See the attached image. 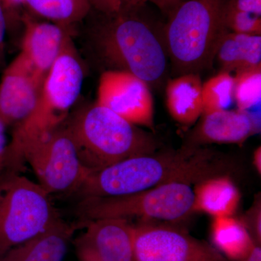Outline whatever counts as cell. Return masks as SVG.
<instances>
[{
  "label": "cell",
  "mask_w": 261,
  "mask_h": 261,
  "mask_svg": "<svg viewBox=\"0 0 261 261\" xmlns=\"http://www.w3.org/2000/svg\"><path fill=\"white\" fill-rule=\"evenodd\" d=\"M226 6L238 11L261 16V0H227Z\"/></svg>",
  "instance_id": "d4e9b609"
},
{
  "label": "cell",
  "mask_w": 261,
  "mask_h": 261,
  "mask_svg": "<svg viewBox=\"0 0 261 261\" xmlns=\"http://www.w3.org/2000/svg\"><path fill=\"white\" fill-rule=\"evenodd\" d=\"M79 226L61 218L42 232L5 252L0 261H63Z\"/></svg>",
  "instance_id": "9a60e30c"
},
{
  "label": "cell",
  "mask_w": 261,
  "mask_h": 261,
  "mask_svg": "<svg viewBox=\"0 0 261 261\" xmlns=\"http://www.w3.org/2000/svg\"><path fill=\"white\" fill-rule=\"evenodd\" d=\"M213 245L228 261H240L256 243L241 220L233 216L216 217L211 226Z\"/></svg>",
  "instance_id": "d6986e66"
},
{
  "label": "cell",
  "mask_w": 261,
  "mask_h": 261,
  "mask_svg": "<svg viewBox=\"0 0 261 261\" xmlns=\"http://www.w3.org/2000/svg\"><path fill=\"white\" fill-rule=\"evenodd\" d=\"M83 232L73 241L79 261H133L134 224L123 219L78 223Z\"/></svg>",
  "instance_id": "8fae6325"
},
{
  "label": "cell",
  "mask_w": 261,
  "mask_h": 261,
  "mask_svg": "<svg viewBox=\"0 0 261 261\" xmlns=\"http://www.w3.org/2000/svg\"><path fill=\"white\" fill-rule=\"evenodd\" d=\"M84 75L71 37L46 75L32 113L15 126L7 148L5 170L21 172L25 149L65 123L80 97Z\"/></svg>",
  "instance_id": "3957f363"
},
{
  "label": "cell",
  "mask_w": 261,
  "mask_h": 261,
  "mask_svg": "<svg viewBox=\"0 0 261 261\" xmlns=\"http://www.w3.org/2000/svg\"><path fill=\"white\" fill-rule=\"evenodd\" d=\"M225 27L228 32L261 36V16L231 9L225 5Z\"/></svg>",
  "instance_id": "603a6c76"
},
{
  "label": "cell",
  "mask_w": 261,
  "mask_h": 261,
  "mask_svg": "<svg viewBox=\"0 0 261 261\" xmlns=\"http://www.w3.org/2000/svg\"><path fill=\"white\" fill-rule=\"evenodd\" d=\"M24 4L36 14L70 29L87 18L92 10L88 0H24Z\"/></svg>",
  "instance_id": "ffe728a7"
},
{
  "label": "cell",
  "mask_w": 261,
  "mask_h": 261,
  "mask_svg": "<svg viewBox=\"0 0 261 261\" xmlns=\"http://www.w3.org/2000/svg\"><path fill=\"white\" fill-rule=\"evenodd\" d=\"M185 145L203 147L209 144L242 145L260 130V115L250 111H217L202 115Z\"/></svg>",
  "instance_id": "4fadbf2b"
},
{
  "label": "cell",
  "mask_w": 261,
  "mask_h": 261,
  "mask_svg": "<svg viewBox=\"0 0 261 261\" xmlns=\"http://www.w3.org/2000/svg\"><path fill=\"white\" fill-rule=\"evenodd\" d=\"M96 103L126 121L154 132V101L149 84L123 70L103 71Z\"/></svg>",
  "instance_id": "30bf717a"
},
{
  "label": "cell",
  "mask_w": 261,
  "mask_h": 261,
  "mask_svg": "<svg viewBox=\"0 0 261 261\" xmlns=\"http://www.w3.org/2000/svg\"><path fill=\"white\" fill-rule=\"evenodd\" d=\"M193 210L213 218L233 216L240 205L241 195L227 174L207 178L195 185Z\"/></svg>",
  "instance_id": "e0dca14e"
},
{
  "label": "cell",
  "mask_w": 261,
  "mask_h": 261,
  "mask_svg": "<svg viewBox=\"0 0 261 261\" xmlns=\"http://www.w3.org/2000/svg\"><path fill=\"white\" fill-rule=\"evenodd\" d=\"M202 82L200 74L185 73L168 82L166 107L175 121L191 126L202 114Z\"/></svg>",
  "instance_id": "2e32d148"
},
{
  "label": "cell",
  "mask_w": 261,
  "mask_h": 261,
  "mask_svg": "<svg viewBox=\"0 0 261 261\" xmlns=\"http://www.w3.org/2000/svg\"><path fill=\"white\" fill-rule=\"evenodd\" d=\"M44 78L20 53L5 68L0 83V117L7 126H16L32 113Z\"/></svg>",
  "instance_id": "7c38bea8"
},
{
  "label": "cell",
  "mask_w": 261,
  "mask_h": 261,
  "mask_svg": "<svg viewBox=\"0 0 261 261\" xmlns=\"http://www.w3.org/2000/svg\"><path fill=\"white\" fill-rule=\"evenodd\" d=\"M240 261H261L260 245H255L252 249L251 251Z\"/></svg>",
  "instance_id": "4dcf8cb0"
},
{
  "label": "cell",
  "mask_w": 261,
  "mask_h": 261,
  "mask_svg": "<svg viewBox=\"0 0 261 261\" xmlns=\"http://www.w3.org/2000/svg\"><path fill=\"white\" fill-rule=\"evenodd\" d=\"M242 222L251 235L257 245L261 244V201L260 196L256 197L249 210L240 218Z\"/></svg>",
  "instance_id": "cb8c5ba5"
},
{
  "label": "cell",
  "mask_w": 261,
  "mask_h": 261,
  "mask_svg": "<svg viewBox=\"0 0 261 261\" xmlns=\"http://www.w3.org/2000/svg\"><path fill=\"white\" fill-rule=\"evenodd\" d=\"M254 167L256 169L259 175L261 174V147H257L253 153V160H252Z\"/></svg>",
  "instance_id": "1f68e13d"
},
{
  "label": "cell",
  "mask_w": 261,
  "mask_h": 261,
  "mask_svg": "<svg viewBox=\"0 0 261 261\" xmlns=\"http://www.w3.org/2000/svg\"><path fill=\"white\" fill-rule=\"evenodd\" d=\"M233 97L240 111H250L260 106L261 99V67L243 70L233 76Z\"/></svg>",
  "instance_id": "7402d4cb"
},
{
  "label": "cell",
  "mask_w": 261,
  "mask_h": 261,
  "mask_svg": "<svg viewBox=\"0 0 261 261\" xmlns=\"http://www.w3.org/2000/svg\"><path fill=\"white\" fill-rule=\"evenodd\" d=\"M229 162L204 147L185 145L136 156L89 173L74 197H115L172 183L197 185L206 178L228 174Z\"/></svg>",
  "instance_id": "6da1fadb"
},
{
  "label": "cell",
  "mask_w": 261,
  "mask_h": 261,
  "mask_svg": "<svg viewBox=\"0 0 261 261\" xmlns=\"http://www.w3.org/2000/svg\"><path fill=\"white\" fill-rule=\"evenodd\" d=\"M21 21L24 31L20 54L39 74L45 77L72 37L70 28L37 21L25 13Z\"/></svg>",
  "instance_id": "5bb4252c"
},
{
  "label": "cell",
  "mask_w": 261,
  "mask_h": 261,
  "mask_svg": "<svg viewBox=\"0 0 261 261\" xmlns=\"http://www.w3.org/2000/svg\"><path fill=\"white\" fill-rule=\"evenodd\" d=\"M193 203L191 185L172 183L128 195L83 199L79 202L76 211L80 223L137 218L177 224L195 214Z\"/></svg>",
  "instance_id": "52a82bcc"
},
{
  "label": "cell",
  "mask_w": 261,
  "mask_h": 261,
  "mask_svg": "<svg viewBox=\"0 0 261 261\" xmlns=\"http://www.w3.org/2000/svg\"><path fill=\"white\" fill-rule=\"evenodd\" d=\"M61 219L51 195L20 172L0 174V256Z\"/></svg>",
  "instance_id": "8992f818"
},
{
  "label": "cell",
  "mask_w": 261,
  "mask_h": 261,
  "mask_svg": "<svg viewBox=\"0 0 261 261\" xmlns=\"http://www.w3.org/2000/svg\"><path fill=\"white\" fill-rule=\"evenodd\" d=\"M0 5L3 7L5 14L6 11L16 13L24 4V0H0Z\"/></svg>",
  "instance_id": "f546056e"
},
{
  "label": "cell",
  "mask_w": 261,
  "mask_h": 261,
  "mask_svg": "<svg viewBox=\"0 0 261 261\" xmlns=\"http://www.w3.org/2000/svg\"><path fill=\"white\" fill-rule=\"evenodd\" d=\"M49 195H73L90 172L81 162L64 124L29 146L23 154Z\"/></svg>",
  "instance_id": "ba28073f"
},
{
  "label": "cell",
  "mask_w": 261,
  "mask_h": 261,
  "mask_svg": "<svg viewBox=\"0 0 261 261\" xmlns=\"http://www.w3.org/2000/svg\"><path fill=\"white\" fill-rule=\"evenodd\" d=\"M6 123L0 117V174L3 172L6 163L7 148L8 144L6 138Z\"/></svg>",
  "instance_id": "83f0119b"
},
{
  "label": "cell",
  "mask_w": 261,
  "mask_h": 261,
  "mask_svg": "<svg viewBox=\"0 0 261 261\" xmlns=\"http://www.w3.org/2000/svg\"><path fill=\"white\" fill-rule=\"evenodd\" d=\"M234 80L231 73L221 71L202 83V115L228 110L234 102Z\"/></svg>",
  "instance_id": "44dd1931"
},
{
  "label": "cell",
  "mask_w": 261,
  "mask_h": 261,
  "mask_svg": "<svg viewBox=\"0 0 261 261\" xmlns=\"http://www.w3.org/2000/svg\"><path fill=\"white\" fill-rule=\"evenodd\" d=\"M122 2L135 5H143L147 2H149L155 5L160 10L169 15H171L181 3V0H122Z\"/></svg>",
  "instance_id": "484cf974"
},
{
  "label": "cell",
  "mask_w": 261,
  "mask_h": 261,
  "mask_svg": "<svg viewBox=\"0 0 261 261\" xmlns=\"http://www.w3.org/2000/svg\"><path fill=\"white\" fill-rule=\"evenodd\" d=\"M227 0H187L171 13L163 34L168 56L180 75L209 69L225 34Z\"/></svg>",
  "instance_id": "5b68a950"
},
{
  "label": "cell",
  "mask_w": 261,
  "mask_h": 261,
  "mask_svg": "<svg viewBox=\"0 0 261 261\" xmlns=\"http://www.w3.org/2000/svg\"><path fill=\"white\" fill-rule=\"evenodd\" d=\"M7 20L6 14H5L3 7L0 5V67L4 65L5 57V35H6Z\"/></svg>",
  "instance_id": "f1b7e54d"
},
{
  "label": "cell",
  "mask_w": 261,
  "mask_h": 261,
  "mask_svg": "<svg viewBox=\"0 0 261 261\" xmlns=\"http://www.w3.org/2000/svg\"><path fill=\"white\" fill-rule=\"evenodd\" d=\"M133 261H228L211 244L168 225H134Z\"/></svg>",
  "instance_id": "9c48e42d"
},
{
  "label": "cell",
  "mask_w": 261,
  "mask_h": 261,
  "mask_svg": "<svg viewBox=\"0 0 261 261\" xmlns=\"http://www.w3.org/2000/svg\"><path fill=\"white\" fill-rule=\"evenodd\" d=\"M92 9L102 13H113L121 8L122 0H88Z\"/></svg>",
  "instance_id": "4316f807"
},
{
  "label": "cell",
  "mask_w": 261,
  "mask_h": 261,
  "mask_svg": "<svg viewBox=\"0 0 261 261\" xmlns=\"http://www.w3.org/2000/svg\"><path fill=\"white\" fill-rule=\"evenodd\" d=\"M63 124L81 162L90 173L130 158L152 153L161 147L153 134L96 102L75 111Z\"/></svg>",
  "instance_id": "277c9868"
},
{
  "label": "cell",
  "mask_w": 261,
  "mask_h": 261,
  "mask_svg": "<svg viewBox=\"0 0 261 261\" xmlns=\"http://www.w3.org/2000/svg\"><path fill=\"white\" fill-rule=\"evenodd\" d=\"M142 5L122 3L113 13H97L88 27L92 54L106 70H123L147 84L159 82L167 70L163 37L139 10Z\"/></svg>",
  "instance_id": "7a4b0ae2"
},
{
  "label": "cell",
  "mask_w": 261,
  "mask_h": 261,
  "mask_svg": "<svg viewBox=\"0 0 261 261\" xmlns=\"http://www.w3.org/2000/svg\"><path fill=\"white\" fill-rule=\"evenodd\" d=\"M215 60L221 71L230 73L261 67V36L228 32L220 43Z\"/></svg>",
  "instance_id": "ac0fdd59"
}]
</instances>
